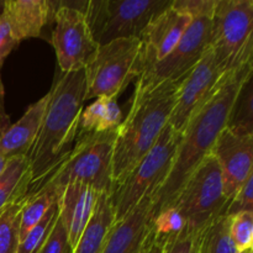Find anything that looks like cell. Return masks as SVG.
<instances>
[{
    "instance_id": "1",
    "label": "cell",
    "mask_w": 253,
    "mask_h": 253,
    "mask_svg": "<svg viewBox=\"0 0 253 253\" xmlns=\"http://www.w3.org/2000/svg\"><path fill=\"white\" fill-rule=\"evenodd\" d=\"M252 63L225 74L211 98L192 116L180 137L172 168L155 194L156 214L170 207L193 170L211 155L220 132L229 123L240 89L252 76Z\"/></svg>"
},
{
    "instance_id": "2",
    "label": "cell",
    "mask_w": 253,
    "mask_h": 253,
    "mask_svg": "<svg viewBox=\"0 0 253 253\" xmlns=\"http://www.w3.org/2000/svg\"><path fill=\"white\" fill-rule=\"evenodd\" d=\"M41 127L26 155L34 190L72 150L78 132L79 116L85 101V72L62 73L54 82Z\"/></svg>"
},
{
    "instance_id": "3",
    "label": "cell",
    "mask_w": 253,
    "mask_h": 253,
    "mask_svg": "<svg viewBox=\"0 0 253 253\" xmlns=\"http://www.w3.org/2000/svg\"><path fill=\"white\" fill-rule=\"evenodd\" d=\"M178 85L179 83L165 82L148 89L135 88L128 114L116 128L113 152V187L157 142L174 109Z\"/></svg>"
},
{
    "instance_id": "4",
    "label": "cell",
    "mask_w": 253,
    "mask_h": 253,
    "mask_svg": "<svg viewBox=\"0 0 253 253\" xmlns=\"http://www.w3.org/2000/svg\"><path fill=\"white\" fill-rule=\"evenodd\" d=\"M116 128L103 133H85L76 137V146L61 163L27 194L42 187L63 190L73 183L88 185L99 193L113 189V152Z\"/></svg>"
},
{
    "instance_id": "5",
    "label": "cell",
    "mask_w": 253,
    "mask_h": 253,
    "mask_svg": "<svg viewBox=\"0 0 253 253\" xmlns=\"http://www.w3.org/2000/svg\"><path fill=\"white\" fill-rule=\"evenodd\" d=\"M229 204L219 163L209 155L193 170L169 208L184 217L188 232L200 245L205 232L215 220L225 215Z\"/></svg>"
},
{
    "instance_id": "6",
    "label": "cell",
    "mask_w": 253,
    "mask_h": 253,
    "mask_svg": "<svg viewBox=\"0 0 253 253\" xmlns=\"http://www.w3.org/2000/svg\"><path fill=\"white\" fill-rule=\"evenodd\" d=\"M173 0H90L83 14L99 46L121 39H140L143 30Z\"/></svg>"
},
{
    "instance_id": "7",
    "label": "cell",
    "mask_w": 253,
    "mask_h": 253,
    "mask_svg": "<svg viewBox=\"0 0 253 253\" xmlns=\"http://www.w3.org/2000/svg\"><path fill=\"white\" fill-rule=\"evenodd\" d=\"M252 0H216L210 27V47L222 73L252 63Z\"/></svg>"
},
{
    "instance_id": "8",
    "label": "cell",
    "mask_w": 253,
    "mask_h": 253,
    "mask_svg": "<svg viewBox=\"0 0 253 253\" xmlns=\"http://www.w3.org/2000/svg\"><path fill=\"white\" fill-rule=\"evenodd\" d=\"M140 39H121L99 46L85 72V101L94 98L116 99L143 71Z\"/></svg>"
},
{
    "instance_id": "9",
    "label": "cell",
    "mask_w": 253,
    "mask_h": 253,
    "mask_svg": "<svg viewBox=\"0 0 253 253\" xmlns=\"http://www.w3.org/2000/svg\"><path fill=\"white\" fill-rule=\"evenodd\" d=\"M180 137L168 124L145 157L114 185L109 195L116 220L125 216L148 192L162 185L170 172Z\"/></svg>"
},
{
    "instance_id": "10",
    "label": "cell",
    "mask_w": 253,
    "mask_h": 253,
    "mask_svg": "<svg viewBox=\"0 0 253 253\" xmlns=\"http://www.w3.org/2000/svg\"><path fill=\"white\" fill-rule=\"evenodd\" d=\"M85 1H57L51 43L62 73L84 69L95 57L99 44L94 41L83 14Z\"/></svg>"
},
{
    "instance_id": "11",
    "label": "cell",
    "mask_w": 253,
    "mask_h": 253,
    "mask_svg": "<svg viewBox=\"0 0 253 253\" xmlns=\"http://www.w3.org/2000/svg\"><path fill=\"white\" fill-rule=\"evenodd\" d=\"M210 27L211 17L193 19L173 51L163 59L143 69L135 88L148 89L165 82H182L210 47Z\"/></svg>"
},
{
    "instance_id": "12",
    "label": "cell",
    "mask_w": 253,
    "mask_h": 253,
    "mask_svg": "<svg viewBox=\"0 0 253 253\" xmlns=\"http://www.w3.org/2000/svg\"><path fill=\"white\" fill-rule=\"evenodd\" d=\"M225 74L217 67L211 47H209L178 85L177 101L168 121L178 133L182 135L192 116L217 90Z\"/></svg>"
},
{
    "instance_id": "13",
    "label": "cell",
    "mask_w": 253,
    "mask_h": 253,
    "mask_svg": "<svg viewBox=\"0 0 253 253\" xmlns=\"http://www.w3.org/2000/svg\"><path fill=\"white\" fill-rule=\"evenodd\" d=\"M211 155L216 158L229 202L253 173V136L241 135L225 127L220 132Z\"/></svg>"
},
{
    "instance_id": "14",
    "label": "cell",
    "mask_w": 253,
    "mask_h": 253,
    "mask_svg": "<svg viewBox=\"0 0 253 253\" xmlns=\"http://www.w3.org/2000/svg\"><path fill=\"white\" fill-rule=\"evenodd\" d=\"M148 192L127 214L115 220L101 253H141L152 231L155 219V194Z\"/></svg>"
},
{
    "instance_id": "15",
    "label": "cell",
    "mask_w": 253,
    "mask_h": 253,
    "mask_svg": "<svg viewBox=\"0 0 253 253\" xmlns=\"http://www.w3.org/2000/svg\"><path fill=\"white\" fill-rule=\"evenodd\" d=\"M192 21L189 15L178 11L172 6L157 15L146 26L140 37L143 47V69L168 56Z\"/></svg>"
},
{
    "instance_id": "16",
    "label": "cell",
    "mask_w": 253,
    "mask_h": 253,
    "mask_svg": "<svg viewBox=\"0 0 253 253\" xmlns=\"http://www.w3.org/2000/svg\"><path fill=\"white\" fill-rule=\"evenodd\" d=\"M100 194L93 188L79 183L63 188L58 199V217L73 250L93 216Z\"/></svg>"
},
{
    "instance_id": "17",
    "label": "cell",
    "mask_w": 253,
    "mask_h": 253,
    "mask_svg": "<svg viewBox=\"0 0 253 253\" xmlns=\"http://www.w3.org/2000/svg\"><path fill=\"white\" fill-rule=\"evenodd\" d=\"M48 100L49 93H47L31 104L15 124H9L7 116L0 119V155L2 157L10 160L29 153L41 127Z\"/></svg>"
},
{
    "instance_id": "18",
    "label": "cell",
    "mask_w": 253,
    "mask_h": 253,
    "mask_svg": "<svg viewBox=\"0 0 253 253\" xmlns=\"http://www.w3.org/2000/svg\"><path fill=\"white\" fill-rule=\"evenodd\" d=\"M57 1L51 0H6L2 16L7 21L12 36L22 40L41 36L43 27L53 21Z\"/></svg>"
},
{
    "instance_id": "19",
    "label": "cell",
    "mask_w": 253,
    "mask_h": 253,
    "mask_svg": "<svg viewBox=\"0 0 253 253\" xmlns=\"http://www.w3.org/2000/svg\"><path fill=\"white\" fill-rule=\"evenodd\" d=\"M115 220L110 195L109 193H101L93 216L74 247L73 253H101Z\"/></svg>"
},
{
    "instance_id": "20",
    "label": "cell",
    "mask_w": 253,
    "mask_h": 253,
    "mask_svg": "<svg viewBox=\"0 0 253 253\" xmlns=\"http://www.w3.org/2000/svg\"><path fill=\"white\" fill-rule=\"evenodd\" d=\"M123 121V111L114 98H96L93 104L82 110L78 123V135L103 133L115 130Z\"/></svg>"
},
{
    "instance_id": "21",
    "label": "cell",
    "mask_w": 253,
    "mask_h": 253,
    "mask_svg": "<svg viewBox=\"0 0 253 253\" xmlns=\"http://www.w3.org/2000/svg\"><path fill=\"white\" fill-rule=\"evenodd\" d=\"M30 183L31 173L26 156L10 158L0 174V214L27 194Z\"/></svg>"
},
{
    "instance_id": "22",
    "label": "cell",
    "mask_w": 253,
    "mask_h": 253,
    "mask_svg": "<svg viewBox=\"0 0 253 253\" xmlns=\"http://www.w3.org/2000/svg\"><path fill=\"white\" fill-rule=\"evenodd\" d=\"M62 192L63 190L42 187L35 193L25 195L24 204L20 212V241L26 236L32 227L36 226L43 219L49 208L58 202Z\"/></svg>"
},
{
    "instance_id": "23",
    "label": "cell",
    "mask_w": 253,
    "mask_h": 253,
    "mask_svg": "<svg viewBox=\"0 0 253 253\" xmlns=\"http://www.w3.org/2000/svg\"><path fill=\"white\" fill-rule=\"evenodd\" d=\"M253 88L252 76L247 78L240 89L230 113L227 128L241 135L253 136Z\"/></svg>"
},
{
    "instance_id": "24",
    "label": "cell",
    "mask_w": 253,
    "mask_h": 253,
    "mask_svg": "<svg viewBox=\"0 0 253 253\" xmlns=\"http://www.w3.org/2000/svg\"><path fill=\"white\" fill-rule=\"evenodd\" d=\"M25 197L0 214V253H16L20 241V212Z\"/></svg>"
},
{
    "instance_id": "25",
    "label": "cell",
    "mask_w": 253,
    "mask_h": 253,
    "mask_svg": "<svg viewBox=\"0 0 253 253\" xmlns=\"http://www.w3.org/2000/svg\"><path fill=\"white\" fill-rule=\"evenodd\" d=\"M229 226L230 216L226 215H222L212 222L203 239L205 253H240L230 236Z\"/></svg>"
},
{
    "instance_id": "26",
    "label": "cell",
    "mask_w": 253,
    "mask_h": 253,
    "mask_svg": "<svg viewBox=\"0 0 253 253\" xmlns=\"http://www.w3.org/2000/svg\"><path fill=\"white\" fill-rule=\"evenodd\" d=\"M58 217V202L49 208L43 219L32 227L26 236L19 242L16 253H37L48 237Z\"/></svg>"
},
{
    "instance_id": "27",
    "label": "cell",
    "mask_w": 253,
    "mask_h": 253,
    "mask_svg": "<svg viewBox=\"0 0 253 253\" xmlns=\"http://www.w3.org/2000/svg\"><path fill=\"white\" fill-rule=\"evenodd\" d=\"M185 229H187V222L184 217L174 208H168L157 212L152 222L153 234L162 242L174 239Z\"/></svg>"
},
{
    "instance_id": "28",
    "label": "cell",
    "mask_w": 253,
    "mask_h": 253,
    "mask_svg": "<svg viewBox=\"0 0 253 253\" xmlns=\"http://www.w3.org/2000/svg\"><path fill=\"white\" fill-rule=\"evenodd\" d=\"M230 236L239 252L253 249V212L246 211L230 216Z\"/></svg>"
},
{
    "instance_id": "29",
    "label": "cell",
    "mask_w": 253,
    "mask_h": 253,
    "mask_svg": "<svg viewBox=\"0 0 253 253\" xmlns=\"http://www.w3.org/2000/svg\"><path fill=\"white\" fill-rule=\"evenodd\" d=\"M37 253H73V249L69 245L68 236L59 217H57L53 229Z\"/></svg>"
},
{
    "instance_id": "30",
    "label": "cell",
    "mask_w": 253,
    "mask_h": 253,
    "mask_svg": "<svg viewBox=\"0 0 253 253\" xmlns=\"http://www.w3.org/2000/svg\"><path fill=\"white\" fill-rule=\"evenodd\" d=\"M252 211L253 212V173L246 179L234 199L230 202L225 215L234 216L240 212Z\"/></svg>"
},
{
    "instance_id": "31",
    "label": "cell",
    "mask_w": 253,
    "mask_h": 253,
    "mask_svg": "<svg viewBox=\"0 0 253 253\" xmlns=\"http://www.w3.org/2000/svg\"><path fill=\"white\" fill-rule=\"evenodd\" d=\"M216 0H173L172 7L189 15L192 19L207 16L212 17Z\"/></svg>"
},
{
    "instance_id": "32",
    "label": "cell",
    "mask_w": 253,
    "mask_h": 253,
    "mask_svg": "<svg viewBox=\"0 0 253 253\" xmlns=\"http://www.w3.org/2000/svg\"><path fill=\"white\" fill-rule=\"evenodd\" d=\"M162 253H197L200 245L195 242L192 235L185 229L182 234L178 235L174 239L162 242Z\"/></svg>"
},
{
    "instance_id": "33",
    "label": "cell",
    "mask_w": 253,
    "mask_h": 253,
    "mask_svg": "<svg viewBox=\"0 0 253 253\" xmlns=\"http://www.w3.org/2000/svg\"><path fill=\"white\" fill-rule=\"evenodd\" d=\"M20 42L12 36L11 31L5 17L0 16V68L4 63L5 58L11 53L15 47L19 46Z\"/></svg>"
},
{
    "instance_id": "34",
    "label": "cell",
    "mask_w": 253,
    "mask_h": 253,
    "mask_svg": "<svg viewBox=\"0 0 253 253\" xmlns=\"http://www.w3.org/2000/svg\"><path fill=\"white\" fill-rule=\"evenodd\" d=\"M162 249H163L162 241L156 237V235L153 234V231H151L150 236H148L145 247H143L142 252L141 253H162Z\"/></svg>"
},
{
    "instance_id": "35",
    "label": "cell",
    "mask_w": 253,
    "mask_h": 253,
    "mask_svg": "<svg viewBox=\"0 0 253 253\" xmlns=\"http://www.w3.org/2000/svg\"><path fill=\"white\" fill-rule=\"evenodd\" d=\"M7 161H9V160H6V158L2 157V156L0 155V174L4 172L5 167H6V165H7Z\"/></svg>"
},
{
    "instance_id": "36",
    "label": "cell",
    "mask_w": 253,
    "mask_h": 253,
    "mask_svg": "<svg viewBox=\"0 0 253 253\" xmlns=\"http://www.w3.org/2000/svg\"><path fill=\"white\" fill-rule=\"evenodd\" d=\"M197 253H205V249H204V246H203V241H202V245H200L199 250H198Z\"/></svg>"
},
{
    "instance_id": "37",
    "label": "cell",
    "mask_w": 253,
    "mask_h": 253,
    "mask_svg": "<svg viewBox=\"0 0 253 253\" xmlns=\"http://www.w3.org/2000/svg\"><path fill=\"white\" fill-rule=\"evenodd\" d=\"M2 9H4V1H0V16L2 15Z\"/></svg>"
},
{
    "instance_id": "38",
    "label": "cell",
    "mask_w": 253,
    "mask_h": 253,
    "mask_svg": "<svg viewBox=\"0 0 253 253\" xmlns=\"http://www.w3.org/2000/svg\"><path fill=\"white\" fill-rule=\"evenodd\" d=\"M247 253H253V249L252 250H249V251H247Z\"/></svg>"
},
{
    "instance_id": "39",
    "label": "cell",
    "mask_w": 253,
    "mask_h": 253,
    "mask_svg": "<svg viewBox=\"0 0 253 253\" xmlns=\"http://www.w3.org/2000/svg\"><path fill=\"white\" fill-rule=\"evenodd\" d=\"M240 253H247V251L246 252H240Z\"/></svg>"
}]
</instances>
